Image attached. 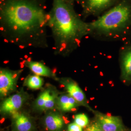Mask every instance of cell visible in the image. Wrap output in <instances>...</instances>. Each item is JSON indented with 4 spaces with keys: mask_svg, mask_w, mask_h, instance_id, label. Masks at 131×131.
Listing matches in <instances>:
<instances>
[{
    "mask_svg": "<svg viewBox=\"0 0 131 131\" xmlns=\"http://www.w3.org/2000/svg\"><path fill=\"white\" fill-rule=\"evenodd\" d=\"M73 3L69 0H52L49 27L51 28L59 52L68 50L71 46H80L81 39L90 33L89 24L76 13Z\"/></svg>",
    "mask_w": 131,
    "mask_h": 131,
    "instance_id": "7a4b0ae2",
    "label": "cell"
},
{
    "mask_svg": "<svg viewBox=\"0 0 131 131\" xmlns=\"http://www.w3.org/2000/svg\"><path fill=\"white\" fill-rule=\"evenodd\" d=\"M76 109L75 108H72V109H71V111H76Z\"/></svg>",
    "mask_w": 131,
    "mask_h": 131,
    "instance_id": "603a6c76",
    "label": "cell"
},
{
    "mask_svg": "<svg viewBox=\"0 0 131 131\" xmlns=\"http://www.w3.org/2000/svg\"><path fill=\"white\" fill-rule=\"evenodd\" d=\"M43 83V80L38 75H32L27 78L24 84L31 89H38L42 86Z\"/></svg>",
    "mask_w": 131,
    "mask_h": 131,
    "instance_id": "5bb4252c",
    "label": "cell"
},
{
    "mask_svg": "<svg viewBox=\"0 0 131 131\" xmlns=\"http://www.w3.org/2000/svg\"><path fill=\"white\" fill-rule=\"evenodd\" d=\"M50 94V90H48L44 91L40 95L37 101V104L38 107L43 109L45 102L49 94Z\"/></svg>",
    "mask_w": 131,
    "mask_h": 131,
    "instance_id": "2e32d148",
    "label": "cell"
},
{
    "mask_svg": "<svg viewBox=\"0 0 131 131\" xmlns=\"http://www.w3.org/2000/svg\"><path fill=\"white\" fill-rule=\"evenodd\" d=\"M46 0H0V30L8 42L36 40L45 37L50 12Z\"/></svg>",
    "mask_w": 131,
    "mask_h": 131,
    "instance_id": "6da1fadb",
    "label": "cell"
},
{
    "mask_svg": "<svg viewBox=\"0 0 131 131\" xmlns=\"http://www.w3.org/2000/svg\"><path fill=\"white\" fill-rule=\"evenodd\" d=\"M24 79V78H22L21 79V80H23Z\"/></svg>",
    "mask_w": 131,
    "mask_h": 131,
    "instance_id": "4316f807",
    "label": "cell"
},
{
    "mask_svg": "<svg viewBox=\"0 0 131 131\" xmlns=\"http://www.w3.org/2000/svg\"><path fill=\"white\" fill-rule=\"evenodd\" d=\"M115 0H85L83 12L86 15H94L101 13L111 6Z\"/></svg>",
    "mask_w": 131,
    "mask_h": 131,
    "instance_id": "8992f818",
    "label": "cell"
},
{
    "mask_svg": "<svg viewBox=\"0 0 131 131\" xmlns=\"http://www.w3.org/2000/svg\"><path fill=\"white\" fill-rule=\"evenodd\" d=\"M11 72L6 70L0 71V94L4 97L13 90L15 85V79Z\"/></svg>",
    "mask_w": 131,
    "mask_h": 131,
    "instance_id": "ba28073f",
    "label": "cell"
},
{
    "mask_svg": "<svg viewBox=\"0 0 131 131\" xmlns=\"http://www.w3.org/2000/svg\"><path fill=\"white\" fill-rule=\"evenodd\" d=\"M66 87L69 95L74 99L77 102L84 104L91 109L89 106L87 105V103H89V102L85 101V96L84 92L80 88L78 84L75 83L71 82L67 84Z\"/></svg>",
    "mask_w": 131,
    "mask_h": 131,
    "instance_id": "9c48e42d",
    "label": "cell"
},
{
    "mask_svg": "<svg viewBox=\"0 0 131 131\" xmlns=\"http://www.w3.org/2000/svg\"><path fill=\"white\" fill-rule=\"evenodd\" d=\"M24 65H20V68H23L24 67Z\"/></svg>",
    "mask_w": 131,
    "mask_h": 131,
    "instance_id": "d4e9b609",
    "label": "cell"
},
{
    "mask_svg": "<svg viewBox=\"0 0 131 131\" xmlns=\"http://www.w3.org/2000/svg\"><path fill=\"white\" fill-rule=\"evenodd\" d=\"M45 125L51 131H59L62 128L64 121L61 116L57 114H48L45 119Z\"/></svg>",
    "mask_w": 131,
    "mask_h": 131,
    "instance_id": "30bf717a",
    "label": "cell"
},
{
    "mask_svg": "<svg viewBox=\"0 0 131 131\" xmlns=\"http://www.w3.org/2000/svg\"><path fill=\"white\" fill-rule=\"evenodd\" d=\"M131 22V4L123 1L97 19L89 23L90 33L112 36L124 30Z\"/></svg>",
    "mask_w": 131,
    "mask_h": 131,
    "instance_id": "3957f363",
    "label": "cell"
},
{
    "mask_svg": "<svg viewBox=\"0 0 131 131\" xmlns=\"http://www.w3.org/2000/svg\"><path fill=\"white\" fill-rule=\"evenodd\" d=\"M15 124L18 131H30L32 129L31 122L24 114L19 115L16 117Z\"/></svg>",
    "mask_w": 131,
    "mask_h": 131,
    "instance_id": "4fadbf2b",
    "label": "cell"
},
{
    "mask_svg": "<svg viewBox=\"0 0 131 131\" xmlns=\"http://www.w3.org/2000/svg\"><path fill=\"white\" fill-rule=\"evenodd\" d=\"M8 62H9V61H4V63L5 64H7V63H8Z\"/></svg>",
    "mask_w": 131,
    "mask_h": 131,
    "instance_id": "cb8c5ba5",
    "label": "cell"
},
{
    "mask_svg": "<svg viewBox=\"0 0 131 131\" xmlns=\"http://www.w3.org/2000/svg\"><path fill=\"white\" fill-rule=\"evenodd\" d=\"M121 78L125 84H131V46L127 47L121 56Z\"/></svg>",
    "mask_w": 131,
    "mask_h": 131,
    "instance_id": "5b68a950",
    "label": "cell"
},
{
    "mask_svg": "<svg viewBox=\"0 0 131 131\" xmlns=\"http://www.w3.org/2000/svg\"><path fill=\"white\" fill-rule=\"evenodd\" d=\"M56 71H57V69H56V68H54L53 69L52 71V73L53 74H55V73H56Z\"/></svg>",
    "mask_w": 131,
    "mask_h": 131,
    "instance_id": "ffe728a7",
    "label": "cell"
},
{
    "mask_svg": "<svg viewBox=\"0 0 131 131\" xmlns=\"http://www.w3.org/2000/svg\"><path fill=\"white\" fill-rule=\"evenodd\" d=\"M74 122L82 128H84L89 124V120L88 116L84 113L75 115Z\"/></svg>",
    "mask_w": 131,
    "mask_h": 131,
    "instance_id": "9a60e30c",
    "label": "cell"
},
{
    "mask_svg": "<svg viewBox=\"0 0 131 131\" xmlns=\"http://www.w3.org/2000/svg\"><path fill=\"white\" fill-rule=\"evenodd\" d=\"M24 57L25 58V59H27L28 58V56H24Z\"/></svg>",
    "mask_w": 131,
    "mask_h": 131,
    "instance_id": "484cf974",
    "label": "cell"
},
{
    "mask_svg": "<svg viewBox=\"0 0 131 131\" xmlns=\"http://www.w3.org/2000/svg\"><path fill=\"white\" fill-rule=\"evenodd\" d=\"M31 61V57H30V58H29L28 59H27V62H30Z\"/></svg>",
    "mask_w": 131,
    "mask_h": 131,
    "instance_id": "7402d4cb",
    "label": "cell"
},
{
    "mask_svg": "<svg viewBox=\"0 0 131 131\" xmlns=\"http://www.w3.org/2000/svg\"><path fill=\"white\" fill-rule=\"evenodd\" d=\"M24 97L21 94L17 93L6 99L1 104V112L4 113H13L21 107Z\"/></svg>",
    "mask_w": 131,
    "mask_h": 131,
    "instance_id": "52a82bcc",
    "label": "cell"
},
{
    "mask_svg": "<svg viewBox=\"0 0 131 131\" xmlns=\"http://www.w3.org/2000/svg\"><path fill=\"white\" fill-rule=\"evenodd\" d=\"M70 95H64L60 96L58 100V104L64 111H71L77 106V102Z\"/></svg>",
    "mask_w": 131,
    "mask_h": 131,
    "instance_id": "8fae6325",
    "label": "cell"
},
{
    "mask_svg": "<svg viewBox=\"0 0 131 131\" xmlns=\"http://www.w3.org/2000/svg\"><path fill=\"white\" fill-rule=\"evenodd\" d=\"M85 131H104L103 129L96 121L88 127Z\"/></svg>",
    "mask_w": 131,
    "mask_h": 131,
    "instance_id": "ac0fdd59",
    "label": "cell"
},
{
    "mask_svg": "<svg viewBox=\"0 0 131 131\" xmlns=\"http://www.w3.org/2000/svg\"><path fill=\"white\" fill-rule=\"evenodd\" d=\"M68 131H83L82 128L75 122L70 124L68 127Z\"/></svg>",
    "mask_w": 131,
    "mask_h": 131,
    "instance_id": "d6986e66",
    "label": "cell"
},
{
    "mask_svg": "<svg viewBox=\"0 0 131 131\" xmlns=\"http://www.w3.org/2000/svg\"><path fill=\"white\" fill-rule=\"evenodd\" d=\"M28 66L32 72L37 75L46 77H50L51 76V73L49 68L41 63L31 61L28 62Z\"/></svg>",
    "mask_w": 131,
    "mask_h": 131,
    "instance_id": "7c38bea8",
    "label": "cell"
},
{
    "mask_svg": "<svg viewBox=\"0 0 131 131\" xmlns=\"http://www.w3.org/2000/svg\"><path fill=\"white\" fill-rule=\"evenodd\" d=\"M56 96L53 94H49L44 106L43 109L47 110L54 107L56 102Z\"/></svg>",
    "mask_w": 131,
    "mask_h": 131,
    "instance_id": "e0dca14e",
    "label": "cell"
},
{
    "mask_svg": "<svg viewBox=\"0 0 131 131\" xmlns=\"http://www.w3.org/2000/svg\"><path fill=\"white\" fill-rule=\"evenodd\" d=\"M96 122L104 131H125L122 118L109 114L95 113Z\"/></svg>",
    "mask_w": 131,
    "mask_h": 131,
    "instance_id": "277c9868",
    "label": "cell"
},
{
    "mask_svg": "<svg viewBox=\"0 0 131 131\" xmlns=\"http://www.w3.org/2000/svg\"><path fill=\"white\" fill-rule=\"evenodd\" d=\"M70 2H72V3H74V2H81L82 0H69Z\"/></svg>",
    "mask_w": 131,
    "mask_h": 131,
    "instance_id": "44dd1931",
    "label": "cell"
}]
</instances>
